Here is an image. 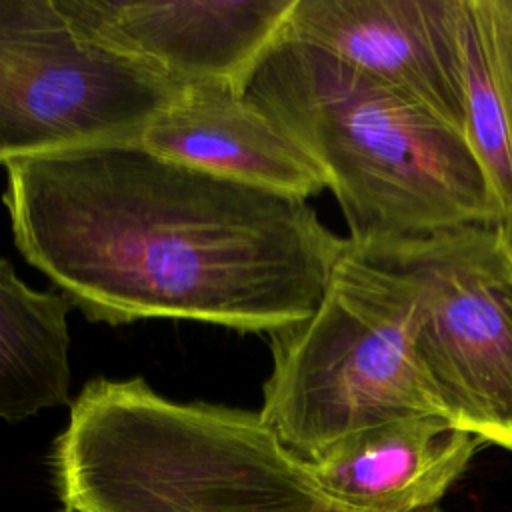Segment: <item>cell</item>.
Listing matches in <instances>:
<instances>
[{
	"label": "cell",
	"instance_id": "obj_7",
	"mask_svg": "<svg viewBox=\"0 0 512 512\" xmlns=\"http://www.w3.org/2000/svg\"><path fill=\"white\" fill-rule=\"evenodd\" d=\"M284 32L464 134L462 0H294Z\"/></svg>",
	"mask_w": 512,
	"mask_h": 512
},
{
	"label": "cell",
	"instance_id": "obj_9",
	"mask_svg": "<svg viewBox=\"0 0 512 512\" xmlns=\"http://www.w3.org/2000/svg\"><path fill=\"white\" fill-rule=\"evenodd\" d=\"M150 152L226 180L306 200L328 188L322 170L232 84H186L144 130Z\"/></svg>",
	"mask_w": 512,
	"mask_h": 512
},
{
	"label": "cell",
	"instance_id": "obj_10",
	"mask_svg": "<svg viewBox=\"0 0 512 512\" xmlns=\"http://www.w3.org/2000/svg\"><path fill=\"white\" fill-rule=\"evenodd\" d=\"M482 444L442 416H414L362 430L310 466L356 512H420L438 506Z\"/></svg>",
	"mask_w": 512,
	"mask_h": 512
},
{
	"label": "cell",
	"instance_id": "obj_6",
	"mask_svg": "<svg viewBox=\"0 0 512 512\" xmlns=\"http://www.w3.org/2000/svg\"><path fill=\"white\" fill-rule=\"evenodd\" d=\"M180 92L102 42L66 0H0V164L140 142Z\"/></svg>",
	"mask_w": 512,
	"mask_h": 512
},
{
	"label": "cell",
	"instance_id": "obj_2",
	"mask_svg": "<svg viewBox=\"0 0 512 512\" xmlns=\"http://www.w3.org/2000/svg\"><path fill=\"white\" fill-rule=\"evenodd\" d=\"M246 94L322 170L354 246L504 224L462 132L330 52L282 32Z\"/></svg>",
	"mask_w": 512,
	"mask_h": 512
},
{
	"label": "cell",
	"instance_id": "obj_5",
	"mask_svg": "<svg viewBox=\"0 0 512 512\" xmlns=\"http://www.w3.org/2000/svg\"><path fill=\"white\" fill-rule=\"evenodd\" d=\"M358 248L410 278L414 354L452 426L512 452V230L460 224Z\"/></svg>",
	"mask_w": 512,
	"mask_h": 512
},
{
	"label": "cell",
	"instance_id": "obj_3",
	"mask_svg": "<svg viewBox=\"0 0 512 512\" xmlns=\"http://www.w3.org/2000/svg\"><path fill=\"white\" fill-rule=\"evenodd\" d=\"M52 468L62 504L78 512H356L260 412L174 402L140 376L80 390Z\"/></svg>",
	"mask_w": 512,
	"mask_h": 512
},
{
	"label": "cell",
	"instance_id": "obj_13",
	"mask_svg": "<svg viewBox=\"0 0 512 512\" xmlns=\"http://www.w3.org/2000/svg\"><path fill=\"white\" fill-rule=\"evenodd\" d=\"M60 512H78V510H72V508H66V506H62V510Z\"/></svg>",
	"mask_w": 512,
	"mask_h": 512
},
{
	"label": "cell",
	"instance_id": "obj_1",
	"mask_svg": "<svg viewBox=\"0 0 512 512\" xmlns=\"http://www.w3.org/2000/svg\"><path fill=\"white\" fill-rule=\"evenodd\" d=\"M14 242L94 322L174 318L272 334L318 306L348 238L300 198L140 142L6 164Z\"/></svg>",
	"mask_w": 512,
	"mask_h": 512
},
{
	"label": "cell",
	"instance_id": "obj_12",
	"mask_svg": "<svg viewBox=\"0 0 512 512\" xmlns=\"http://www.w3.org/2000/svg\"><path fill=\"white\" fill-rule=\"evenodd\" d=\"M464 138L512 230V0H462Z\"/></svg>",
	"mask_w": 512,
	"mask_h": 512
},
{
	"label": "cell",
	"instance_id": "obj_11",
	"mask_svg": "<svg viewBox=\"0 0 512 512\" xmlns=\"http://www.w3.org/2000/svg\"><path fill=\"white\" fill-rule=\"evenodd\" d=\"M70 308L62 294L26 286L0 258V420L70 400Z\"/></svg>",
	"mask_w": 512,
	"mask_h": 512
},
{
	"label": "cell",
	"instance_id": "obj_4",
	"mask_svg": "<svg viewBox=\"0 0 512 512\" xmlns=\"http://www.w3.org/2000/svg\"><path fill=\"white\" fill-rule=\"evenodd\" d=\"M414 302L400 268L348 240L314 312L270 334L260 416L290 452L314 464L362 430L446 418L414 354Z\"/></svg>",
	"mask_w": 512,
	"mask_h": 512
},
{
	"label": "cell",
	"instance_id": "obj_8",
	"mask_svg": "<svg viewBox=\"0 0 512 512\" xmlns=\"http://www.w3.org/2000/svg\"><path fill=\"white\" fill-rule=\"evenodd\" d=\"M66 4L102 42L182 86L220 82L246 90L256 64L284 32L294 0Z\"/></svg>",
	"mask_w": 512,
	"mask_h": 512
}]
</instances>
